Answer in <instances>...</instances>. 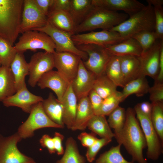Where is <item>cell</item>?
I'll list each match as a JSON object with an SVG mask.
<instances>
[{
    "instance_id": "52",
    "label": "cell",
    "mask_w": 163,
    "mask_h": 163,
    "mask_svg": "<svg viewBox=\"0 0 163 163\" xmlns=\"http://www.w3.org/2000/svg\"><path fill=\"white\" fill-rule=\"evenodd\" d=\"M2 64H1V61H0V68L1 67H2Z\"/></svg>"
},
{
    "instance_id": "14",
    "label": "cell",
    "mask_w": 163,
    "mask_h": 163,
    "mask_svg": "<svg viewBox=\"0 0 163 163\" xmlns=\"http://www.w3.org/2000/svg\"><path fill=\"white\" fill-rule=\"evenodd\" d=\"M53 55L54 67L71 84L77 75L81 58L67 52H55Z\"/></svg>"
},
{
    "instance_id": "51",
    "label": "cell",
    "mask_w": 163,
    "mask_h": 163,
    "mask_svg": "<svg viewBox=\"0 0 163 163\" xmlns=\"http://www.w3.org/2000/svg\"><path fill=\"white\" fill-rule=\"evenodd\" d=\"M146 2L148 4H149L153 7L162 6L163 5V0H147Z\"/></svg>"
},
{
    "instance_id": "42",
    "label": "cell",
    "mask_w": 163,
    "mask_h": 163,
    "mask_svg": "<svg viewBox=\"0 0 163 163\" xmlns=\"http://www.w3.org/2000/svg\"><path fill=\"white\" fill-rule=\"evenodd\" d=\"M148 93L151 103L163 102V82L155 81L154 85L150 87Z\"/></svg>"
},
{
    "instance_id": "21",
    "label": "cell",
    "mask_w": 163,
    "mask_h": 163,
    "mask_svg": "<svg viewBox=\"0 0 163 163\" xmlns=\"http://www.w3.org/2000/svg\"><path fill=\"white\" fill-rule=\"evenodd\" d=\"M105 47L112 56H140L142 52L139 43L131 37L128 38L118 43Z\"/></svg>"
},
{
    "instance_id": "50",
    "label": "cell",
    "mask_w": 163,
    "mask_h": 163,
    "mask_svg": "<svg viewBox=\"0 0 163 163\" xmlns=\"http://www.w3.org/2000/svg\"><path fill=\"white\" fill-rule=\"evenodd\" d=\"M155 81L163 82V46L160 52L158 73Z\"/></svg>"
},
{
    "instance_id": "48",
    "label": "cell",
    "mask_w": 163,
    "mask_h": 163,
    "mask_svg": "<svg viewBox=\"0 0 163 163\" xmlns=\"http://www.w3.org/2000/svg\"><path fill=\"white\" fill-rule=\"evenodd\" d=\"M53 0H33L38 9L47 17Z\"/></svg>"
},
{
    "instance_id": "30",
    "label": "cell",
    "mask_w": 163,
    "mask_h": 163,
    "mask_svg": "<svg viewBox=\"0 0 163 163\" xmlns=\"http://www.w3.org/2000/svg\"><path fill=\"white\" fill-rule=\"evenodd\" d=\"M87 127L101 138L112 139L114 137V133L111 130L105 116L94 115L89 121Z\"/></svg>"
},
{
    "instance_id": "2",
    "label": "cell",
    "mask_w": 163,
    "mask_h": 163,
    "mask_svg": "<svg viewBox=\"0 0 163 163\" xmlns=\"http://www.w3.org/2000/svg\"><path fill=\"white\" fill-rule=\"evenodd\" d=\"M24 0H0L1 37L12 45L20 33Z\"/></svg>"
},
{
    "instance_id": "46",
    "label": "cell",
    "mask_w": 163,
    "mask_h": 163,
    "mask_svg": "<svg viewBox=\"0 0 163 163\" xmlns=\"http://www.w3.org/2000/svg\"><path fill=\"white\" fill-rule=\"evenodd\" d=\"M64 136L59 133L55 132L53 139L56 152L58 155H63L65 150L62 145V141L64 139Z\"/></svg>"
},
{
    "instance_id": "10",
    "label": "cell",
    "mask_w": 163,
    "mask_h": 163,
    "mask_svg": "<svg viewBox=\"0 0 163 163\" xmlns=\"http://www.w3.org/2000/svg\"><path fill=\"white\" fill-rule=\"evenodd\" d=\"M21 139L17 133L7 137L0 135V163H36L18 148Z\"/></svg>"
},
{
    "instance_id": "49",
    "label": "cell",
    "mask_w": 163,
    "mask_h": 163,
    "mask_svg": "<svg viewBox=\"0 0 163 163\" xmlns=\"http://www.w3.org/2000/svg\"><path fill=\"white\" fill-rule=\"evenodd\" d=\"M137 105L140 111L151 119L152 109V103L145 101L137 104Z\"/></svg>"
},
{
    "instance_id": "7",
    "label": "cell",
    "mask_w": 163,
    "mask_h": 163,
    "mask_svg": "<svg viewBox=\"0 0 163 163\" xmlns=\"http://www.w3.org/2000/svg\"><path fill=\"white\" fill-rule=\"evenodd\" d=\"M31 30L42 32L49 36L55 45L56 52H69L79 56L83 61L87 59V53L79 49L74 43L72 35L56 28L48 22L44 26Z\"/></svg>"
},
{
    "instance_id": "22",
    "label": "cell",
    "mask_w": 163,
    "mask_h": 163,
    "mask_svg": "<svg viewBox=\"0 0 163 163\" xmlns=\"http://www.w3.org/2000/svg\"><path fill=\"white\" fill-rule=\"evenodd\" d=\"M94 115L88 96L78 100L75 119L71 129L84 130L90 120Z\"/></svg>"
},
{
    "instance_id": "19",
    "label": "cell",
    "mask_w": 163,
    "mask_h": 163,
    "mask_svg": "<svg viewBox=\"0 0 163 163\" xmlns=\"http://www.w3.org/2000/svg\"><path fill=\"white\" fill-rule=\"evenodd\" d=\"M92 3L94 6L109 10L123 11L130 16L145 6L136 0H92Z\"/></svg>"
},
{
    "instance_id": "27",
    "label": "cell",
    "mask_w": 163,
    "mask_h": 163,
    "mask_svg": "<svg viewBox=\"0 0 163 163\" xmlns=\"http://www.w3.org/2000/svg\"><path fill=\"white\" fill-rule=\"evenodd\" d=\"M16 92L15 81L10 67L2 66L0 68V101Z\"/></svg>"
},
{
    "instance_id": "47",
    "label": "cell",
    "mask_w": 163,
    "mask_h": 163,
    "mask_svg": "<svg viewBox=\"0 0 163 163\" xmlns=\"http://www.w3.org/2000/svg\"><path fill=\"white\" fill-rule=\"evenodd\" d=\"M40 143L43 148H46L50 153L52 154L56 152L53 138L48 134H44L40 140Z\"/></svg>"
},
{
    "instance_id": "15",
    "label": "cell",
    "mask_w": 163,
    "mask_h": 163,
    "mask_svg": "<svg viewBox=\"0 0 163 163\" xmlns=\"http://www.w3.org/2000/svg\"><path fill=\"white\" fill-rule=\"evenodd\" d=\"M163 40L158 39L147 52L139 56L141 76H148L155 80L159 72L161 49Z\"/></svg>"
},
{
    "instance_id": "16",
    "label": "cell",
    "mask_w": 163,
    "mask_h": 163,
    "mask_svg": "<svg viewBox=\"0 0 163 163\" xmlns=\"http://www.w3.org/2000/svg\"><path fill=\"white\" fill-rule=\"evenodd\" d=\"M96 76L85 67L81 59L76 77L71 83L78 100L88 96L92 89Z\"/></svg>"
},
{
    "instance_id": "41",
    "label": "cell",
    "mask_w": 163,
    "mask_h": 163,
    "mask_svg": "<svg viewBox=\"0 0 163 163\" xmlns=\"http://www.w3.org/2000/svg\"><path fill=\"white\" fill-rule=\"evenodd\" d=\"M153 7L155 21V31L158 39L163 40V6H159Z\"/></svg>"
},
{
    "instance_id": "24",
    "label": "cell",
    "mask_w": 163,
    "mask_h": 163,
    "mask_svg": "<svg viewBox=\"0 0 163 163\" xmlns=\"http://www.w3.org/2000/svg\"><path fill=\"white\" fill-rule=\"evenodd\" d=\"M47 17L48 22L56 28L72 35L75 34L76 26L68 11L50 12Z\"/></svg>"
},
{
    "instance_id": "45",
    "label": "cell",
    "mask_w": 163,
    "mask_h": 163,
    "mask_svg": "<svg viewBox=\"0 0 163 163\" xmlns=\"http://www.w3.org/2000/svg\"><path fill=\"white\" fill-rule=\"evenodd\" d=\"M70 2L71 0H53L49 13L60 11H69Z\"/></svg>"
},
{
    "instance_id": "32",
    "label": "cell",
    "mask_w": 163,
    "mask_h": 163,
    "mask_svg": "<svg viewBox=\"0 0 163 163\" xmlns=\"http://www.w3.org/2000/svg\"><path fill=\"white\" fill-rule=\"evenodd\" d=\"M105 74L117 87L125 85L120 66V57L112 56L106 67Z\"/></svg>"
},
{
    "instance_id": "23",
    "label": "cell",
    "mask_w": 163,
    "mask_h": 163,
    "mask_svg": "<svg viewBox=\"0 0 163 163\" xmlns=\"http://www.w3.org/2000/svg\"><path fill=\"white\" fill-rule=\"evenodd\" d=\"M10 68L13 75L16 92L26 86L25 78L29 75V66L23 53L17 52Z\"/></svg>"
},
{
    "instance_id": "13",
    "label": "cell",
    "mask_w": 163,
    "mask_h": 163,
    "mask_svg": "<svg viewBox=\"0 0 163 163\" xmlns=\"http://www.w3.org/2000/svg\"><path fill=\"white\" fill-rule=\"evenodd\" d=\"M47 22V17L40 11L33 0H24L20 33L42 27Z\"/></svg>"
},
{
    "instance_id": "26",
    "label": "cell",
    "mask_w": 163,
    "mask_h": 163,
    "mask_svg": "<svg viewBox=\"0 0 163 163\" xmlns=\"http://www.w3.org/2000/svg\"><path fill=\"white\" fill-rule=\"evenodd\" d=\"M42 103L43 109L48 117L53 122L64 128L61 102L50 93L47 98L43 99Z\"/></svg>"
},
{
    "instance_id": "44",
    "label": "cell",
    "mask_w": 163,
    "mask_h": 163,
    "mask_svg": "<svg viewBox=\"0 0 163 163\" xmlns=\"http://www.w3.org/2000/svg\"><path fill=\"white\" fill-rule=\"evenodd\" d=\"M82 145L85 147L88 148L92 145L98 138L95 134L92 132L88 133L86 132L82 133L78 136Z\"/></svg>"
},
{
    "instance_id": "12",
    "label": "cell",
    "mask_w": 163,
    "mask_h": 163,
    "mask_svg": "<svg viewBox=\"0 0 163 163\" xmlns=\"http://www.w3.org/2000/svg\"><path fill=\"white\" fill-rule=\"evenodd\" d=\"M28 64V83L34 87L43 75L55 68L53 53L45 51L36 53L32 56Z\"/></svg>"
},
{
    "instance_id": "34",
    "label": "cell",
    "mask_w": 163,
    "mask_h": 163,
    "mask_svg": "<svg viewBox=\"0 0 163 163\" xmlns=\"http://www.w3.org/2000/svg\"><path fill=\"white\" fill-rule=\"evenodd\" d=\"M121 146L118 144L101 154L95 163H136L128 161L124 158L121 152Z\"/></svg>"
},
{
    "instance_id": "5",
    "label": "cell",
    "mask_w": 163,
    "mask_h": 163,
    "mask_svg": "<svg viewBox=\"0 0 163 163\" xmlns=\"http://www.w3.org/2000/svg\"><path fill=\"white\" fill-rule=\"evenodd\" d=\"M30 114L27 120L19 127L17 132L21 139L32 137L34 131L37 129L47 127L63 128L48 117L43 109L42 102L33 106Z\"/></svg>"
},
{
    "instance_id": "40",
    "label": "cell",
    "mask_w": 163,
    "mask_h": 163,
    "mask_svg": "<svg viewBox=\"0 0 163 163\" xmlns=\"http://www.w3.org/2000/svg\"><path fill=\"white\" fill-rule=\"evenodd\" d=\"M112 140V139L101 138L98 139L96 142L91 146L87 148L85 156L87 160L90 163L92 162L100 150L107 145Z\"/></svg>"
},
{
    "instance_id": "31",
    "label": "cell",
    "mask_w": 163,
    "mask_h": 163,
    "mask_svg": "<svg viewBox=\"0 0 163 163\" xmlns=\"http://www.w3.org/2000/svg\"><path fill=\"white\" fill-rule=\"evenodd\" d=\"M86 159L79 151L75 140L72 137L67 139L66 149L62 158L56 163H85Z\"/></svg>"
},
{
    "instance_id": "39",
    "label": "cell",
    "mask_w": 163,
    "mask_h": 163,
    "mask_svg": "<svg viewBox=\"0 0 163 163\" xmlns=\"http://www.w3.org/2000/svg\"><path fill=\"white\" fill-rule=\"evenodd\" d=\"M17 53L14 46L0 37V60L2 66L10 67Z\"/></svg>"
},
{
    "instance_id": "11",
    "label": "cell",
    "mask_w": 163,
    "mask_h": 163,
    "mask_svg": "<svg viewBox=\"0 0 163 163\" xmlns=\"http://www.w3.org/2000/svg\"><path fill=\"white\" fill-rule=\"evenodd\" d=\"M72 39L76 46L91 44L105 46L118 43L126 38L117 32L102 30L75 34L72 36Z\"/></svg>"
},
{
    "instance_id": "8",
    "label": "cell",
    "mask_w": 163,
    "mask_h": 163,
    "mask_svg": "<svg viewBox=\"0 0 163 163\" xmlns=\"http://www.w3.org/2000/svg\"><path fill=\"white\" fill-rule=\"evenodd\" d=\"M14 46L17 52L42 49L51 53L55 52V45L51 38L45 33L36 30L23 33Z\"/></svg>"
},
{
    "instance_id": "43",
    "label": "cell",
    "mask_w": 163,
    "mask_h": 163,
    "mask_svg": "<svg viewBox=\"0 0 163 163\" xmlns=\"http://www.w3.org/2000/svg\"><path fill=\"white\" fill-rule=\"evenodd\" d=\"M88 97L94 115H97L101 106L103 99L93 89L90 91Z\"/></svg>"
},
{
    "instance_id": "38",
    "label": "cell",
    "mask_w": 163,
    "mask_h": 163,
    "mask_svg": "<svg viewBox=\"0 0 163 163\" xmlns=\"http://www.w3.org/2000/svg\"><path fill=\"white\" fill-rule=\"evenodd\" d=\"M131 37L136 40L140 45L142 51V54L148 51L159 39L155 31L142 32Z\"/></svg>"
},
{
    "instance_id": "9",
    "label": "cell",
    "mask_w": 163,
    "mask_h": 163,
    "mask_svg": "<svg viewBox=\"0 0 163 163\" xmlns=\"http://www.w3.org/2000/svg\"><path fill=\"white\" fill-rule=\"evenodd\" d=\"M76 46L87 54V59L83 62L88 71L96 76L104 73L106 66L112 56L105 46L91 44Z\"/></svg>"
},
{
    "instance_id": "4",
    "label": "cell",
    "mask_w": 163,
    "mask_h": 163,
    "mask_svg": "<svg viewBox=\"0 0 163 163\" xmlns=\"http://www.w3.org/2000/svg\"><path fill=\"white\" fill-rule=\"evenodd\" d=\"M155 30L153 7L148 4L129 18L109 30L117 32L123 37L127 38L142 32Z\"/></svg>"
},
{
    "instance_id": "3",
    "label": "cell",
    "mask_w": 163,
    "mask_h": 163,
    "mask_svg": "<svg viewBox=\"0 0 163 163\" xmlns=\"http://www.w3.org/2000/svg\"><path fill=\"white\" fill-rule=\"evenodd\" d=\"M127 18L126 14L94 6L85 18L76 26L75 34L97 29L109 30Z\"/></svg>"
},
{
    "instance_id": "29",
    "label": "cell",
    "mask_w": 163,
    "mask_h": 163,
    "mask_svg": "<svg viewBox=\"0 0 163 163\" xmlns=\"http://www.w3.org/2000/svg\"><path fill=\"white\" fill-rule=\"evenodd\" d=\"M150 86L144 76H141L126 84L121 92L123 101L132 94L141 97L148 93Z\"/></svg>"
},
{
    "instance_id": "35",
    "label": "cell",
    "mask_w": 163,
    "mask_h": 163,
    "mask_svg": "<svg viewBox=\"0 0 163 163\" xmlns=\"http://www.w3.org/2000/svg\"><path fill=\"white\" fill-rule=\"evenodd\" d=\"M151 120L162 143L163 144V102L151 103Z\"/></svg>"
},
{
    "instance_id": "17",
    "label": "cell",
    "mask_w": 163,
    "mask_h": 163,
    "mask_svg": "<svg viewBox=\"0 0 163 163\" xmlns=\"http://www.w3.org/2000/svg\"><path fill=\"white\" fill-rule=\"evenodd\" d=\"M43 100L42 97L30 92L26 85L2 102L5 107H18L24 112L30 113L33 106Z\"/></svg>"
},
{
    "instance_id": "37",
    "label": "cell",
    "mask_w": 163,
    "mask_h": 163,
    "mask_svg": "<svg viewBox=\"0 0 163 163\" xmlns=\"http://www.w3.org/2000/svg\"><path fill=\"white\" fill-rule=\"evenodd\" d=\"M108 116L107 121L110 128L114 129V133L120 132L126 121V110L124 108L118 106Z\"/></svg>"
},
{
    "instance_id": "1",
    "label": "cell",
    "mask_w": 163,
    "mask_h": 163,
    "mask_svg": "<svg viewBox=\"0 0 163 163\" xmlns=\"http://www.w3.org/2000/svg\"><path fill=\"white\" fill-rule=\"evenodd\" d=\"M114 133L118 144L123 145L131 156L132 161L148 163L143 154L144 149L147 147L145 139L134 109L127 108L123 128Z\"/></svg>"
},
{
    "instance_id": "18",
    "label": "cell",
    "mask_w": 163,
    "mask_h": 163,
    "mask_svg": "<svg viewBox=\"0 0 163 163\" xmlns=\"http://www.w3.org/2000/svg\"><path fill=\"white\" fill-rule=\"evenodd\" d=\"M71 84L57 71L51 70L43 75L37 84L41 89L49 88L61 101Z\"/></svg>"
},
{
    "instance_id": "6",
    "label": "cell",
    "mask_w": 163,
    "mask_h": 163,
    "mask_svg": "<svg viewBox=\"0 0 163 163\" xmlns=\"http://www.w3.org/2000/svg\"><path fill=\"white\" fill-rule=\"evenodd\" d=\"M145 139L147 158L156 160L163 152V145L150 118L142 113L136 105L134 108Z\"/></svg>"
},
{
    "instance_id": "25",
    "label": "cell",
    "mask_w": 163,
    "mask_h": 163,
    "mask_svg": "<svg viewBox=\"0 0 163 163\" xmlns=\"http://www.w3.org/2000/svg\"><path fill=\"white\" fill-rule=\"evenodd\" d=\"M120 66L125 85L141 76L139 56H120Z\"/></svg>"
},
{
    "instance_id": "28",
    "label": "cell",
    "mask_w": 163,
    "mask_h": 163,
    "mask_svg": "<svg viewBox=\"0 0 163 163\" xmlns=\"http://www.w3.org/2000/svg\"><path fill=\"white\" fill-rule=\"evenodd\" d=\"M93 6L92 0H71L68 11L76 27L85 18Z\"/></svg>"
},
{
    "instance_id": "33",
    "label": "cell",
    "mask_w": 163,
    "mask_h": 163,
    "mask_svg": "<svg viewBox=\"0 0 163 163\" xmlns=\"http://www.w3.org/2000/svg\"><path fill=\"white\" fill-rule=\"evenodd\" d=\"M117 87L104 73L96 76L92 89L104 99L116 92Z\"/></svg>"
},
{
    "instance_id": "36",
    "label": "cell",
    "mask_w": 163,
    "mask_h": 163,
    "mask_svg": "<svg viewBox=\"0 0 163 163\" xmlns=\"http://www.w3.org/2000/svg\"><path fill=\"white\" fill-rule=\"evenodd\" d=\"M122 98L121 92L117 91L104 99L101 106L97 115L108 116L123 101Z\"/></svg>"
},
{
    "instance_id": "20",
    "label": "cell",
    "mask_w": 163,
    "mask_h": 163,
    "mask_svg": "<svg viewBox=\"0 0 163 163\" xmlns=\"http://www.w3.org/2000/svg\"><path fill=\"white\" fill-rule=\"evenodd\" d=\"M78 101L70 84L61 101L63 108V121L69 129H71L75 121Z\"/></svg>"
}]
</instances>
